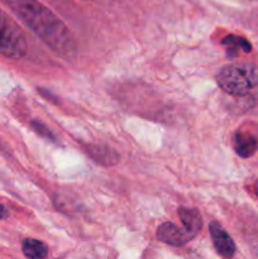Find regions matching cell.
Masks as SVG:
<instances>
[{
    "label": "cell",
    "mask_w": 258,
    "mask_h": 259,
    "mask_svg": "<svg viewBox=\"0 0 258 259\" xmlns=\"http://www.w3.org/2000/svg\"><path fill=\"white\" fill-rule=\"evenodd\" d=\"M27 53L24 33L9 17L0 12V55L8 58H22Z\"/></svg>",
    "instance_id": "cell-3"
},
{
    "label": "cell",
    "mask_w": 258,
    "mask_h": 259,
    "mask_svg": "<svg viewBox=\"0 0 258 259\" xmlns=\"http://www.w3.org/2000/svg\"><path fill=\"white\" fill-rule=\"evenodd\" d=\"M218 86L233 96H242L258 86V66L253 63H230L217 75Z\"/></svg>",
    "instance_id": "cell-2"
},
{
    "label": "cell",
    "mask_w": 258,
    "mask_h": 259,
    "mask_svg": "<svg viewBox=\"0 0 258 259\" xmlns=\"http://www.w3.org/2000/svg\"><path fill=\"white\" fill-rule=\"evenodd\" d=\"M10 9L48 47L65 60H72L77 47L62 20L38 0H4Z\"/></svg>",
    "instance_id": "cell-1"
},
{
    "label": "cell",
    "mask_w": 258,
    "mask_h": 259,
    "mask_svg": "<svg viewBox=\"0 0 258 259\" xmlns=\"http://www.w3.org/2000/svg\"><path fill=\"white\" fill-rule=\"evenodd\" d=\"M209 232L217 252L223 258H232L235 254V243L232 237L223 229V227L218 222L210 223Z\"/></svg>",
    "instance_id": "cell-5"
},
{
    "label": "cell",
    "mask_w": 258,
    "mask_h": 259,
    "mask_svg": "<svg viewBox=\"0 0 258 259\" xmlns=\"http://www.w3.org/2000/svg\"><path fill=\"white\" fill-rule=\"evenodd\" d=\"M86 151L90 154L91 158L101 166H114L119 161V154L108 146L89 144V146H86Z\"/></svg>",
    "instance_id": "cell-6"
},
{
    "label": "cell",
    "mask_w": 258,
    "mask_h": 259,
    "mask_svg": "<svg viewBox=\"0 0 258 259\" xmlns=\"http://www.w3.org/2000/svg\"><path fill=\"white\" fill-rule=\"evenodd\" d=\"M179 217L180 219H181L182 227H184L187 232H190L192 235L196 237L197 233H199L202 228V219L199 210L182 206L179 209Z\"/></svg>",
    "instance_id": "cell-8"
},
{
    "label": "cell",
    "mask_w": 258,
    "mask_h": 259,
    "mask_svg": "<svg viewBox=\"0 0 258 259\" xmlns=\"http://www.w3.org/2000/svg\"><path fill=\"white\" fill-rule=\"evenodd\" d=\"M234 149L242 158H249L257 152L258 141L252 134L238 132L234 136Z\"/></svg>",
    "instance_id": "cell-7"
},
{
    "label": "cell",
    "mask_w": 258,
    "mask_h": 259,
    "mask_svg": "<svg viewBox=\"0 0 258 259\" xmlns=\"http://www.w3.org/2000/svg\"><path fill=\"white\" fill-rule=\"evenodd\" d=\"M157 238L159 242L166 243L168 245L174 247H181L189 243L190 240L194 239L195 235L187 232L185 228H180L175 225L174 223H163L157 228Z\"/></svg>",
    "instance_id": "cell-4"
},
{
    "label": "cell",
    "mask_w": 258,
    "mask_h": 259,
    "mask_svg": "<svg viewBox=\"0 0 258 259\" xmlns=\"http://www.w3.org/2000/svg\"><path fill=\"white\" fill-rule=\"evenodd\" d=\"M7 215H8L7 209H5V207L3 206V205H0V220H3V219H4V218H7Z\"/></svg>",
    "instance_id": "cell-12"
},
{
    "label": "cell",
    "mask_w": 258,
    "mask_h": 259,
    "mask_svg": "<svg viewBox=\"0 0 258 259\" xmlns=\"http://www.w3.org/2000/svg\"><path fill=\"white\" fill-rule=\"evenodd\" d=\"M254 191H255V194H257V195H258V185H257V186H255V189H254Z\"/></svg>",
    "instance_id": "cell-13"
},
{
    "label": "cell",
    "mask_w": 258,
    "mask_h": 259,
    "mask_svg": "<svg viewBox=\"0 0 258 259\" xmlns=\"http://www.w3.org/2000/svg\"><path fill=\"white\" fill-rule=\"evenodd\" d=\"M32 125H33V128H34V131L37 132L39 136L46 137V138H48V139H52V141L55 139V136L51 133L50 129H48L46 125H43L42 123H39V121H33Z\"/></svg>",
    "instance_id": "cell-11"
},
{
    "label": "cell",
    "mask_w": 258,
    "mask_h": 259,
    "mask_svg": "<svg viewBox=\"0 0 258 259\" xmlns=\"http://www.w3.org/2000/svg\"><path fill=\"white\" fill-rule=\"evenodd\" d=\"M222 45L228 48V52L232 56H235L239 51H242L244 53H249L252 51V45L245 38L239 37V35H227L222 40Z\"/></svg>",
    "instance_id": "cell-10"
},
{
    "label": "cell",
    "mask_w": 258,
    "mask_h": 259,
    "mask_svg": "<svg viewBox=\"0 0 258 259\" xmlns=\"http://www.w3.org/2000/svg\"><path fill=\"white\" fill-rule=\"evenodd\" d=\"M22 252L27 258L43 259L47 257L48 248L45 243L29 238V239H25L22 243Z\"/></svg>",
    "instance_id": "cell-9"
}]
</instances>
